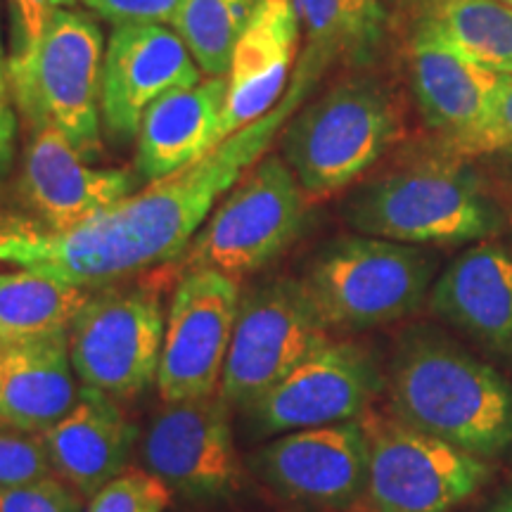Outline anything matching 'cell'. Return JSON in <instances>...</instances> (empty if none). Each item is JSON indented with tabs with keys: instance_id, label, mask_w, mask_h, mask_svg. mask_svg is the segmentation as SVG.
Masks as SVG:
<instances>
[{
	"instance_id": "6da1fadb",
	"label": "cell",
	"mask_w": 512,
	"mask_h": 512,
	"mask_svg": "<svg viewBox=\"0 0 512 512\" xmlns=\"http://www.w3.org/2000/svg\"><path fill=\"white\" fill-rule=\"evenodd\" d=\"M316 81L294 69L283 100L195 164L147 183L88 221L53 230L0 209V261L64 283L102 290L188 252L226 192L266 155Z\"/></svg>"
},
{
	"instance_id": "7a4b0ae2",
	"label": "cell",
	"mask_w": 512,
	"mask_h": 512,
	"mask_svg": "<svg viewBox=\"0 0 512 512\" xmlns=\"http://www.w3.org/2000/svg\"><path fill=\"white\" fill-rule=\"evenodd\" d=\"M396 420L477 458L512 453V384L430 328L403 332L387 377Z\"/></svg>"
},
{
	"instance_id": "3957f363",
	"label": "cell",
	"mask_w": 512,
	"mask_h": 512,
	"mask_svg": "<svg viewBox=\"0 0 512 512\" xmlns=\"http://www.w3.org/2000/svg\"><path fill=\"white\" fill-rule=\"evenodd\" d=\"M358 235L403 245H458L501 233L503 211L470 166L430 157L358 188L344 204Z\"/></svg>"
},
{
	"instance_id": "277c9868",
	"label": "cell",
	"mask_w": 512,
	"mask_h": 512,
	"mask_svg": "<svg viewBox=\"0 0 512 512\" xmlns=\"http://www.w3.org/2000/svg\"><path fill=\"white\" fill-rule=\"evenodd\" d=\"M403 107L373 76L339 81L283 128V159L311 204L328 200L380 162L403 138Z\"/></svg>"
},
{
	"instance_id": "5b68a950",
	"label": "cell",
	"mask_w": 512,
	"mask_h": 512,
	"mask_svg": "<svg viewBox=\"0 0 512 512\" xmlns=\"http://www.w3.org/2000/svg\"><path fill=\"white\" fill-rule=\"evenodd\" d=\"M102 62L105 36L86 12L50 10L34 48L10 57L17 114L31 133L55 126L91 162L102 155Z\"/></svg>"
},
{
	"instance_id": "8992f818",
	"label": "cell",
	"mask_w": 512,
	"mask_h": 512,
	"mask_svg": "<svg viewBox=\"0 0 512 512\" xmlns=\"http://www.w3.org/2000/svg\"><path fill=\"white\" fill-rule=\"evenodd\" d=\"M434 273L437 256L427 249L349 235L320 249L302 283L325 328L358 332L411 316Z\"/></svg>"
},
{
	"instance_id": "52a82bcc",
	"label": "cell",
	"mask_w": 512,
	"mask_h": 512,
	"mask_svg": "<svg viewBox=\"0 0 512 512\" xmlns=\"http://www.w3.org/2000/svg\"><path fill=\"white\" fill-rule=\"evenodd\" d=\"M309 207L285 159L264 155L226 192L190 242L188 271L211 268L240 283L299 238Z\"/></svg>"
},
{
	"instance_id": "ba28073f",
	"label": "cell",
	"mask_w": 512,
	"mask_h": 512,
	"mask_svg": "<svg viewBox=\"0 0 512 512\" xmlns=\"http://www.w3.org/2000/svg\"><path fill=\"white\" fill-rule=\"evenodd\" d=\"M328 339L302 280L283 275L252 287L240 297L219 396L233 411H249Z\"/></svg>"
},
{
	"instance_id": "9c48e42d",
	"label": "cell",
	"mask_w": 512,
	"mask_h": 512,
	"mask_svg": "<svg viewBox=\"0 0 512 512\" xmlns=\"http://www.w3.org/2000/svg\"><path fill=\"white\" fill-rule=\"evenodd\" d=\"M368 434L370 512H453L486 484L482 458L387 415L361 418Z\"/></svg>"
},
{
	"instance_id": "30bf717a",
	"label": "cell",
	"mask_w": 512,
	"mask_h": 512,
	"mask_svg": "<svg viewBox=\"0 0 512 512\" xmlns=\"http://www.w3.org/2000/svg\"><path fill=\"white\" fill-rule=\"evenodd\" d=\"M166 318L150 285L102 287L69 330V356L83 387L128 399L157 382Z\"/></svg>"
},
{
	"instance_id": "8fae6325",
	"label": "cell",
	"mask_w": 512,
	"mask_h": 512,
	"mask_svg": "<svg viewBox=\"0 0 512 512\" xmlns=\"http://www.w3.org/2000/svg\"><path fill=\"white\" fill-rule=\"evenodd\" d=\"M240 297L238 280L211 268H190L178 280L157 373L164 403L219 394Z\"/></svg>"
},
{
	"instance_id": "7c38bea8",
	"label": "cell",
	"mask_w": 512,
	"mask_h": 512,
	"mask_svg": "<svg viewBox=\"0 0 512 512\" xmlns=\"http://www.w3.org/2000/svg\"><path fill=\"white\" fill-rule=\"evenodd\" d=\"M384 377L368 349L328 342L245 411L254 437H273L363 418Z\"/></svg>"
},
{
	"instance_id": "4fadbf2b",
	"label": "cell",
	"mask_w": 512,
	"mask_h": 512,
	"mask_svg": "<svg viewBox=\"0 0 512 512\" xmlns=\"http://www.w3.org/2000/svg\"><path fill=\"white\" fill-rule=\"evenodd\" d=\"M230 413L219 394L164 403L140 441L145 470L188 498L228 496L240 482Z\"/></svg>"
},
{
	"instance_id": "5bb4252c",
	"label": "cell",
	"mask_w": 512,
	"mask_h": 512,
	"mask_svg": "<svg viewBox=\"0 0 512 512\" xmlns=\"http://www.w3.org/2000/svg\"><path fill=\"white\" fill-rule=\"evenodd\" d=\"M368 434L361 420L280 434L252 456L254 475L285 501L351 508L368 484Z\"/></svg>"
},
{
	"instance_id": "9a60e30c",
	"label": "cell",
	"mask_w": 512,
	"mask_h": 512,
	"mask_svg": "<svg viewBox=\"0 0 512 512\" xmlns=\"http://www.w3.org/2000/svg\"><path fill=\"white\" fill-rule=\"evenodd\" d=\"M202 69L166 24H117L102 62V131L117 143L136 140L145 112L166 93L197 86Z\"/></svg>"
},
{
	"instance_id": "2e32d148",
	"label": "cell",
	"mask_w": 512,
	"mask_h": 512,
	"mask_svg": "<svg viewBox=\"0 0 512 512\" xmlns=\"http://www.w3.org/2000/svg\"><path fill=\"white\" fill-rule=\"evenodd\" d=\"M136 178L121 169H98L55 126L38 128L24 152L19 195L31 219L53 230L88 221L133 195Z\"/></svg>"
},
{
	"instance_id": "e0dca14e",
	"label": "cell",
	"mask_w": 512,
	"mask_h": 512,
	"mask_svg": "<svg viewBox=\"0 0 512 512\" xmlns=\"http://www.w3.org/2000/svg\"><path fill=\"white\" fill-rule=\"evenodd\" d=\"M299 29L302 19L294 0H259L230 55L219 145L283 100L297 60Z\"/></svg>"
},
{
	"instance_id": "ac0fdd59",
	"label": "cell",
	"mask_w": 512,
	"mask_h": 512,
	"mask_svg": "<svg viewBox=\"0 0 512 512\" xmlns=\"http://www.w3.org/2000/svg\"><path fill=\"white\" fill-rule=\"evenodd\" d=\"M408 64L422 117L456 150L482 126L505 76L453 48L430 19L415 29Z\"/></svg>"
},
{
	"instance_id": "d6986e66",
	"label": "cell",
	"mask_w": 512,
	"mask_h": 512,
	"mask_svg": "<svg viewBox=\"0 0 512 512\" xmlns=\"http://www.w3.org/2000/svg\"><path fill=\"white\" fill-rule=\"evenodd\" d=\"M430 306L439 318L484 349L512 358V254L484 245L465 249L432 287Z\"/></svg>"
},
{
	"instance_id": "ffe728a7",
	"label": "cell",
	"mask_w": 512,
	"mask_h": 512,
	"mask_svg": "<svg viewBox=\"0 0 512 512\" xmlns=\"http://www.w3.org/2000/svg\"><path fill=\"white\" fill-rule=\"evenodd\" d=\"M55 477L76 494L93 498L105 484L128 470L136 427L117 399L81 387L79 403L67 418L43 432Z\"/></svg>"
},
{
	"instance_id": "44dd1931",
	"label": "cell",
	"mask_w": 512,
	"mask_h": 512,
	"mask_svg": "<svg viewBox=\"0 0 512 512\" xmlns=\"http://www.w3.org/2000/svg\"><path fill=\"white\" fill-rule=\"evenodd\" d=\"M69 332L0 349V427L43 434L79 403Z\"/></svg>"
},
{
	"instance_id": "7402d4cb",
	"label": "cell",
	"mask_w": 512,
	"mask_h": 512,
	"mask_svg": "<svg viewBox=\"0 0 512 512\" xmlns=\"http://www.w3.org/2000/svg\"><path fill=\"white\" fill-rule=\"evenodd\" d=\"M226 76H207L197 86L178 88L145 112L136 138V169L143 181L166 178L195 164L219 145L226 110Z\"/></svg>"
},
{
	"instance_id": "603a6c76",
	"label": "cell",
	"mask_w": 512,
	"mask_h": 512,
	"mask_svg": "<svg viewBox=\"0 0 512 512\" xmlns=\"http://www.w3.org/2000/svg\"><path fill=\"white\" fill-rule=\"evenodd\" d=\"M306 34L297 69L320 79L330 64L368 67L387 36V10L380 0H294Z\"/></svg>"
},
{
	"instance_id": "cb8c5ba5",
	"label": "cell",
	"mask_w": 512,
	"mask_h": 512,
	"mask_svg": "<svg viewBox=\"0 0 512 512\" xmlns=\"http://www.w3.org/2000/svg\"><path fill=\"white\" fill-rule=\"evenodd\" d=\"M93 290L19 268L0 275V344L64 335Z\"/></svg>"
},
{
	"instance_id": "d4e9b609",
	"label": "cell",
	"mask_w": 512,
	"mask_h": 512,
	"mask_svg": "<svg viewBox=\"0 0 512 512\" xmlns=\"http://www.w3.org/2000/svg\"><path fill=\"white\" fill-rule=\"evenodd\" d=\"M434 29L479 67L512 76V5L505 0H439Z\"/></svg>"
},
{
	"instance_id": "484cf974",
	"label": "cell",
	"mask_w": 512,
	"mask_h": 512,
	"mask_svg": "<svg viewBox=\"0 0 512 512\" xmlns=\"http://www.w3.org/2000/svg\"><path fill=\"white\" fill-rule=\"evenodd\" d=\"M259 0H183L171 29L207 76H226L235 43Z\"/></svg>"
},
{
	"instance_id": "4316f807",
	"label": "cell",
	"mask_w": 512,
	"mask_h": 512,
	"mask_svg": "<svg viewBox=\"0 0 512 512\" xmlns=\"http://www.w3.org/2000/svg\"><path fill=\"white\" fill-rule=\"evenodd\" d=\"M171 489L152 472L128 467L117 479L88 498L86 512H164Z\"/></svg>"
},
{
	"instance_id": "83f0119b",
	"label": "cell",
	"mask_w": 512,
	"mask_h": 512,
	"mask_svg": "<svg viewBox=\"0 0 512 512\" xmlns=\"http://www.w3.org/2000/svg\"><path fill=\"white\" fill-rule=\"evenodd\" d=\"M53 475L43 434L0 427V491L41 482Z\"/></svg>"
},
{
	"instance_id": "f1b7e54d",
	"label": "cell",
	"mask_w": 512,
	"mask_h": 512,
	"mask_svg": "<svg viewBox=\"0 0 512 512\" xmlns=\"http://www.w3.org/2000/svg\"><path fill=\"white\" fill-rule=\"evenodd\" d=\"M0 512H83V503L81 494L53 475L41 482L0 491Z\"/></svg>"
},
{
	"instance_id": "f546056e",
	"label": "cell",
	"mask_w": 512,
	"mask_h": 512,
	"mask_svg": "<svg viewBox=\"0 0 512 512\" xmlns=\"http://www.w3.org/2000/svg\"><path fill=\"white\" fill-rule=\"evenodd\" d=\"M512 150V76H505L482 126L456 147V152H501Z\"/></svg>"
},
{
	"instance_id": "4dcf8cb0",
	"label": "cell",
	"mask_w": 512,
	"mask_h": 512,
	"mask_svg": "<svg viewBox=\"0 0 512 512\" xmlns=\"http://www.w3.org/2000/svg\"><path fill=\"white\" fill-rule=\"evenodd\" d=\"M183 0H83L95 15L117 24H171Z\"/></svg>"
},
{
	"instance_id": "1f68e13d",
	"label": "cell",
	"mask_w": 512,
	"mask_h": 512,
	"mask_svg": "<svg viewBox=\"0 0 512 512\" xmlns=\"http://www.w3.org/2000/svg\"><path fill=\"white\" fill-rule=\"evenodd\" d=\"M17 140V107L10 86V60L5 57L0 34V181L10 174Z\"/></svg>"
},
{
	"instance_id": "d6a6232c",
	"label": "cell",
	"mask_w": 512,
	"mask_h": 512,
	"mask_svg": "<svg viewBox=\"0 0 512 512\" xmlns=\"http://www.w3.org/2000/svg\"><path fill=\"white\" fill-rule=\"evenodd\" d=\"M12 12H15V50L12 53H24L34 48L38 38L43 36L46 22L50 17V5L46 0H10Z\"/></svg>"
},
{
	"instance_id": "836d02e7",
	"label": "cell",
	"mask_w": 512,
	"mask_h": 512,
	"mask_svg": "<svg viewBox=\"0 0 512 512\" xmlns=\"http://www.w3.org/2000/svg\"><path fill=\"white\" fill-rule=\"evenodd\" d=\"M486 512H512V489L505 491L494 505H489V510Z\"/></svg>"
},
{
	"instance_id": "e575fe53",
	"label": "cell",
	"mask_w": 512,
	"mask_h": 512,
	"mask_svg": "<svg viewBox=\"0 0 512 512\" xmlns=\"http://www.w3.org/2000/svg\"><path fill=\"white\" fill-rule=\"evenodd\" d=\"M46 3L55 10V8H74V5L79 3V0H46Z\"/></svg>"
},
{
	"instance_id": "d590c367",
	"label": "cell",
	"mask_w": 512,
	"mask_h": 512,
	"mask_svg": "<svg viewBox=\"0 0 512 512\" xmlns=\"http://www.w3.org/2000/svg\"><path fill=\"white\" fill-rule=\"evenodd\" d=\"M505 3H510V5H512V0H505Z\"/></svg>"
},
{
	"instance_id": "8d00e7d4",
	"label": "cell",
	"mask_w": 512,
	"mask_h": 512,
	"mask_svg": "<svg viewBox=\"0 0 512 512\" xmlns=\"http://www.w3.org/2000/svg\"><path fill=\"white\" fill-rule=\"evenodd\" d=\"M5 347V344H0V349H3Z\"/></svg>"
}]
</instances>
